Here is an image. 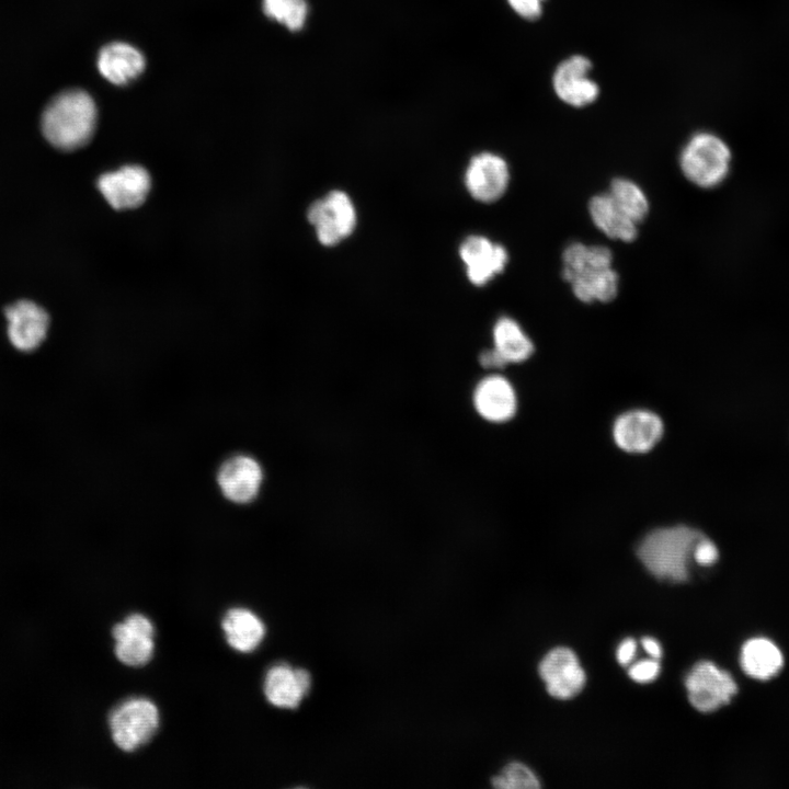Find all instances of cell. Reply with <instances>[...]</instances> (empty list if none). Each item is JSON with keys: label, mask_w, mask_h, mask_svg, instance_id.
<instances>
[{"label": "cell", "mask_w": 789, "mask_h": 789, "mask_svg": "<svg viewBox=\"0 0 789 789\" xmlns=\"http://www.w3.org/2000/svg\"><path fill=\"white\" fill-rule=\"evenodd\" d=\"M588 213L596 228L608 238L624 242L637 238L638 224L615 204L608 193L593 196L588 202Z\"/></svg>", "instance_id": "44dd1931"}, {"label": "cell", "mask_w": 789, "mask_h": 789, "mask_svg": "<svg viewBox=\"0 0 789 789\" xmlns=\"http://www.w3.org/2000/svg\"><path fill=\"white\" fill-rule=\"evenodd\" d=\"M637 644L633 639H626L617 650V660L621 665H627L634 658Z\"/></svg>", "instance_id": "4dcf8cb0"}, {"label": "cell", "mask_w": 789, "mask_h": 789, "mask_svg": "<svg viewBox=\"0 0 789 789\" xmlns=\"http://www.w3.org/2000/svg\"><path fill=\"white\" fill-rule=\"evenodd\" d=\"M479 362L485 368H503L507 365L494 348L482 351Z\"/></svg>", "instance_id": "f546056e"}, {"label": "cell", "mask_w": 789, "mask_h": 789, "mask_svg": "<svg viewBox=\"0 0 789 789\" xmlns=\"http://www.w3.org/2000/svg\"><path fill=\"white\" fill-rule=\"evenodd\" d=\"M477 413L485 421L503 423L511 420L517 410L516 392L512 384L501 375L481 379L472 395Z\"/></svg>", "instance_id": "e0dca14e"}, {"label": "cell", "mask_w": 789, "mask_h": 789, "mask_svg": "<svg viewBox=\"0 0 789 789\" xmlns=\"http://www.w3.org/2000/svg\"><path fill=\"white\" fill-rule=\"evenodd\" d=\"M145 58L134 46L115 42L104 46L98 57L100 73L117 85L127 84L145 69Z\"/></svg>", "instance_id": "ffe728a7"}, {"label": "cell", "mask_w": 789, "mask_h": 789, "mask_svg": "<svg viewBox=\"0 0 789 789\" xmlns=\"http://www.w3.org/2000/svg\"><path fill=\"white\" fill-rule=\"evenodd\" d=\"M98 187L113 208H136L147 198L151 179L145 168L126 165L102 174L98 180Z\"/></svg>", "instance_id": "8fae6325"}, {"label": "cell", "mask_w": 789, "mask_h": 789, "mask_svg": "<svg viewBox=\"0 0 789 789\" xmlns=\"http://www.w3.org/2000/svg\"><path fill=\"white\" fill-rule=\"evenodd\" d=\"M265 472L260 460L248 453H235L217 467L215 483L221 498L236 506L254 503L263 489Z\"/></svg>", "instance_id": "8992f818"}, {"label": "cell", "mask_w": 789, "mask_h": 789, "mask_svg": "<svg viewBox=\"0 0 789 789\" xmlns=\"http://www.w3.org/2000/svg\"><path fill=\"white\" fill-rule=\"evenodd\" d=\"M8 338L19 351L36 350L46 339L49 328L48 313L31 300H19L7 307Z\"/></svg>", "instance_id": "5bb4252c"}, {"label": "cell", "mask_w": 789, "mask_h": 789, "mask_svg": "<svg viewBox=\"0 0 789 789\" xmlns=\"http://www.w3.org/2000/svg\"><path fill=\"white\" fill-rule=\"evenodd\" d=\"M739 662L745 675L765 682L780 673L785 658L773 640L766 637H753L742 644Z\"/></svg>", "instance_id": "d6986e66"}, {"label": "cell", "mask_w": 789, "mask_h": 789, "mask_svg": "<svg viewBox=\"0 0 789 789\" xmlns=\"http://www.w3.org/2000/svg\"><path fill=\"white\" fill-rule=\"evenodd\" d=\"M727 142L710 132H697L685 142L679 153V167L685 178L701 188H712L724 181L731 164Z\"/></svg>", "instance_id": "277c9868"}, {"label": "cell", "mask_w": 789, "mask_h": 789, "mask_svg": "<svg viewBox=\"0 0 789 789\" xmlns=\"http://www.w3.org/2000/svg\"><path fill=\"white\" fill-rule=\"evenodd\" d=\"M493 348L506 364H517L528 359L534 353V344L521 325L510 317L500 318L493 327Z\"/></svg>", "instance_id": "603a6c76"}, {"label": "cell", "mask_w": 789, "mask_h": 789, "mask_svg": "<svg viewBox=\"0 0 789 789\" xmlns=\"http://www.w3.org/2000/svg\"><path fill=\"white\" fill-rule=\"evenodd\" d=\"M642 645L652 658L659 659L661 656V647L654 639L643 638Z\"/></svg>", "instance_id": "1f68e13d"}, {"label": "cell", "mask_w": 789, "mask_h": 789, "mask_svg": "<svg viewBox=\"0 0 789 789\" xmlns=\"http://www.w3.org/2000/svg\"><path fill=\"white\" fill-rule=\"evenodd\" d=\"M609 196L615 204L634 222L642 221L649 213V201L641 187L625 178L613 180Z\"/></svg>", "instance_id": "cb8c5ba5"}, {"label": "cell", "mask_w": 789, "mask_h": 789, "mask_svg": "<svg viewBox=\"0 0 789 789\" xmlns=\"http://www.w3.org/2000/svg\"><path fill=\"white\" fill-rule=\"evenodd\" d=\"M594 62L582 53L561 58L553 67L550 87L553 96L563 105L583 110L595 104L602 94V87L593 76Z\"/></svg>", "instance_id": "5b68a950"}, {"label": "cell", "mask_w": 789, "mask_h": 789, "mask_svg": "<svg viewBox=\"0 0 789 789\" xmlns=\"http://www.w3.org/2000/svg\"><path fill=\"white\" fill-rule=\"evenodd\" d=\"M704 534L685 525L658 528L639 544L637 554L659 580L673 583L689 579L688 563L694 559L697 542Z\"/></svg>", "instance_id": "3957f363"}, {"label": "cell", "mask_w": 789, "mask_h": 789, "mask_svg": "<svg viewBox=\"0 0 789 789\" xmlns=\"http://www.w3.org/2000/svg\"><path fill=\"white\" fill-rule=\"evenodd\" d=\"M511 11L521 20L536 23L544 18L548 0H505Z\"/></svg>", "instance_id": "4316f807"}, {"label": "cell", "mask_w": 789, "mask_h": 789, "mask_svg": "<svg viewBox=\"0 0 789 789\" xmlns=\"http://www.w3.org/2000/svg\"><path fill=\"white\" fill-rule=\"evenodd\" d=\"M310 685L311 677L306 670L277 664L266 673L264 694L272 705L294 709L308 694Z\"/></svg>", "instance_id": "ac0fdd59"}, {"label": "cell", "mask_w": 789, "mask_h": 789, "mask_svg": "<svg viewBox=\"0 0 789 789\" xmlns=\"http://www.w3.org/2000/svg\"><path fill=\"white\" fill-rule=\"evenodd\" d=\"M508 183L510 169L501 156L484 151L471 158L466 170L465 184L474 199L493 203L506 192Z\"/></svg>", "instance_id": "30bf717a"}, {"label": "cell", "mask_w": 789, "mask_h": 789, "mask_svg": "<svg viewBox=\"0 0 789 789\" xmlns=\"http://www.w3.org/2000/svg\"><path fill=\"white\" fill-rule=\"evenodd\" d=\"M492 785L501 789L540 788L539 780L534 773L522 763L506 765L502 773L492 779Z\"/></svg>", "instance_id": "484cf974"}, {"label": "cell", "mask_w": 789, "mask_h": 789, "mask_svg": "<svg viewBox=\"0 0 789 789\" xmlns=\"http://www.w3.org/2000/svg\"><path fill=\"white\" fill-rule=\"evenodd\" d=\"M459 255L466 265L469 281L483 286L506 266V249L483 236H470L460 245Z\"/></svg>", "instance_id": "2e32d148"}, {"label": "cell", "mask_w": 789, "mask_h": 789, "mask_svg": "<svg viewBox=\"0 0 789 789\" xmlns=\"http://www.w3.org/2000/svg\"><path fill=\"white\" fill-rule=\"evenodd\" d=\"M660 672V664L653 660H643L629 668V676L638 683L653 681Z\"/></svg>", "instance_id": "f1b7e54d"}, {"label": "cell", "mask_w": 789, "mask_h": 789, "mask_svg": "<svg viewBox=\"0 0 789 789\" xmlns=\"http://www.w3.org/2000/svg\"><path fill=\"white\" fill-rule=\"evenodd\" d=\"M228 644L243 653L258 648L265 634L263 621L247 608L229 609L221 622Z\"/></svg>", "instance_id": "7402d4cb"}, {"label": "cell", "mask_w": 789, "mask_h": 789, "mask_svg": "<svg viewBox=\"0 0 789 789\" xmlns=\"http://www.w3.org/2000/svg\"><path fill=\"white\" fill-rule=\"evenodd\" d=\"M562 262V277L582 302H608L617 296L619 278L608 248L572 242L564 249Z\"/></svg>", "instance_id": "6da1fadb"}, {"label": "cell", "mask_w": 789, "mask_h": 789, "mask_svg": "<svg viewBox=\"0 0 789 789\" xmlns=\"http://www.w3.org/2000/svg\"><path fill=\"white\" fill-rule=\"evenodd\" d=\"M663 431V422L658 414L638 409L622 413L616 419L613 436L620 449L631 454H643L659 443Z\"/></svg>", "instance_id": "7c38bea8"}, {"label": "cell", "mask_w": 789, "mask_h": 789, "mask_svg": "<svg viewBox=\"0 0 789 789\" xmlns=\"http://www.w3.org/2000/svg\"><path fill=\"white\" fill-rule=\"evenodd\" d=\"M719 550L713 541L705 535L697 542L694 551V561L702 567H709L717 562Z\"/></svg>", "instance_id": "83f0119b"}, {"label": "cell", "mask_w": 789, "mask_h": 789, "mask_svg": "<svg viewBox=\"0 0 789 789\" xmlns=\"http://www.w3.org/2000/svg\"><path fill=\"white\" fill-rule=\"evenodd\" d=\"M108 724L114 743L125 752H133L156 733L158 708L147 698H130L112 710Z\"/></svg>", "instance_id": "52a82bcc"}, {"label": "cell", "mask_w": 789, "mask_h": 789, "mask_svg": "<svg viewBox=\"0 0 789 789\" xmlns=\"http://www.w3.org/2000/svg\"><path fill=\"white\" fill-rule=\"evenodd\" d=\"M689 702L700 712H712L730 704L737 684L725 670L710 661L697 663L685 679Z\"/></svg>", "instance_id": "9c48e42d"}, {"label": "cell", "mask_w": 789, "mask_h": 789, "mask_svg": "<svg viewBox=\"0 0 789 789\" xmlns=\"http://www.w3.org/2000/svg\"><path fill=\"white\" fill-rule=\"evenodd\" d=\"M112 634L115 640V654L122 663L141 666L151 659L155 628L146 616L132 614L114 626Z\"/></svg>", "instance_id": "9a60e30c"}, {"label": "cell", "mask_w": 789, "mask_h": 789, "mask_svg": "<svg viewBox=\"0 0 789 789\" xmlns=\"http://www.w3.org/2000/svg\"><path fill=\"white\" fill-rule=\"evenodd\" d=\"M307 217L323 245H335L347 238L355 229L357 219L353 202L342 191H331L315 201Z\"/></svg>", "instance_id": "ba28073f"}, {"label": "cell", "mask_w": 789, "mask_h": 789, "mask_svg": "<svg viewBox=\"0 0 789 789\" xmlns=\"http://www.w3.org/2000/svg\"><path fill=\"white\" fill-rule=\"evenodd\" d=\"M538 671L548 693L554 698H571L585 685V673L574 652L568 648L551 650L540 662Z\"/></svg>", "instance_id": "4fadbf2b"}, {"label": "cell", "mask_w": 789, "mask_h": 789, "mask_svg": "<svg viewBox=\"0 0 789 789\" xmlns=\"http://www.w3.org/2000/svg\"><path fill=\"white\" fill-rule=\"evenodd\" d=\"M98 119L96 105L83 90H67L55 96L42 116V132L60 150L78 149L92 138Z\"/></svg>", "instance_id": "7a4b0ae2"}, {"label": "cell", "mask_w": 789, "mask_h": 789, "mask_svg": "<svg viewBox=\"0 0 789 789\" xmlns=\"http://www.w3.org/2000/svg\"><path fill=\"white\" fill-rule=\"evenodd\" d=\"M264 13L291 32L300 31L308 19L307 0H263Z\"/></svg>", "instance_id": "d4e9b609"}]
</instances>
